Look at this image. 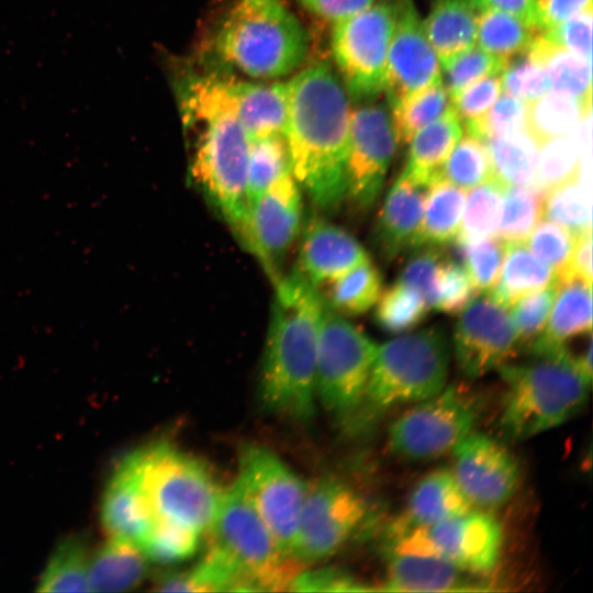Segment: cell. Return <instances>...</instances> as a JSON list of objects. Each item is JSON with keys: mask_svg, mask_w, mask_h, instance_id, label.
I'll return each instance as SVG.
<instances>
[{"mask_svg": "<svg viewBox=\"0 0 593 593\" xmlns=\"http://www.w3.org/2000/svg\"><path fill=\"white\" fill-rule=\"evenodd\" d=\"M454 243L477 291L488 292L500 275L506 244L494 236L473 242Z\"/></svg>", "mask_w": 593, "mask_h": 593, "instance_id": "47", "label": "cell"}, {"mask_svg": "<svg viewBox=\"0 0 593 593\" xmlns=\"http://www.w3.org/2000/svg\"><path fill=\"white\" fill-rule=\"evenodd\" d=\"M141 456L143 486L156 519L203 534L225 491L210 468L166 441L142 448Z\"/></svg>", "mask_w": 593, "mask_h": 593, "instance_id": "8", "label": "cell"}, {"mask_svg": "<svg viewBox=\"0 0 593 593\" xmlns=\"http://www.w3.org/2000/svg\"><path fill=\"white\" fill-rule=\"evenodd\" d=\"M590 182L579 176L545 194L544 216L574 236L592 232Z\"/></svg>", "mask_w": 593, "mask_h": 593, "instance_id": "42", "label": "cell"}, {"mask_svg": "<svg viewBox=\"0 0 593 593\" xmlns=\"http://www.w3.org/2000/svg\"><path fill=\"white\" fill-rule=\"evenodd\" d=\"M545 194L536 183L504 188L502 215L496 232L503 243H526L544 217Z\"/></svg>", "mask_w": 593, "mask_h": 593, "instance_id": "39", "label": "cell"}, {"mask_svg": "<svg viewBox=\"0 0 593 593\" xmlns=\"http://www.w3.org/2000/svg\"><path fill=\"white\" fill-rule=\"evenodd\" d=\"M449 362V342L441 326L378 345L361 402L345 427L362 433L391 410L436 394L447 383Z\"/></svg>", "mask_w": 593, "mask_h": 593, "instance_id": "5", "label": "cell"}, {"mask_svg": "<svg viewBox=\"0 0 593 593\" xmlns=\"http://www.w3.org/2000/svg\"><path fill=\"white\" fill-rule=\"evenodd\" d=\"M530 356L526 362L497 368L505 384L499 427L511 440L564 424L584 407L591 390L592 377L567 345Z\"/></svg>", "mask_w": 593, "mask_h": 593, "instance_id": "4", "label": "cell"}, {"mask_svg": "<svg viewBox=\"0 0 593 593\" xmlns=\"http://www.w3.org/2000/svg\"><path fill=\"white\" fill-rule=\"evenodd\" d=\"M90 556L80 536L61 540L51 556L37 583L38 592H90Z\"/></svg>", "mask_w": 593, "mask_h": 593, "instance_id": "38", "label": "cell"}, {"mask_svg": "<svg viewBox=\"0 0 593 593\" xmlns=\"http://www.w3.org/2000/svg\"><path fill=\"white\" fill-rule=\"evenodd\" d=\"M472 508L452 472L438 469L416 483L404 511L392 522L404 526H429Z\"/></svg>", "mask_w": 593, "mask_h": 593, "instance_id": "25", "label": "cell"}, {"mask_svg": "<svg viewBox=\"0 0 593 593\" xmlns=\"http://www.w3.org/2000/svg\"><path fill=\"white\" fill-rule=\"evenodd\" d=\"M537 33L539 31L508 13L482 9L478 15L475 44L507 63L524 53Z\"/></svg>", "mask_w": 593, "mask_h": 593, "instance_id": "36", "label": "cell"}, {"mask_svg": "<svg viewBox=\"0 0 593 593\" xmlns=\"http://www.w3.org/2000/svg\"><path fill=\"white\" fill-rule=\"evenodd\" d=\"M377 349V343L325 303L317 343L316 400L343 425L361 402Z\"/></svg>", "mask_w": 593, "mask_h": 593, "instance_id": "10", "label": "cell"}, {"mask_svg": "<svg viewBox=\"0 0 593 593\" xmlns=\"http://www.w3.org/2000/svg\"><path fill=\"white\" fill-rule=\"evenodd\" d=\"M577 236L551 221L539 222L526 243L530 251L556 273V281L567 271Z\"/></svg>", "mask_w": 593, "mask_h": 593, "instance_id": "51", "label": "cell"}, {"mask_svg": "<svg viewBox=\"0 0 593 593\" xmlns=\"http://www.w3.org/2000/svg\"><path fill=\"white\" fill-rule=\"evenodd\" d=\"M395 14V0H383L334 24L332 53L345 88L355 99H370L383 91Z\"/></svg>", "mask_w": 593, "mask_h": 593, "instance_id": "14", "label": "cell"}, {"mask_svg": "<svg viewBox=\"0 0 593 593\" xmlns=\"http://www.w3.org/2000/svg\"><path fill=\"white\" fill-rule=\"evenodd\" d=\"M573 276L592 282V232L577 236L568 269L556 282Z\"/></svg>", "mask_w": 593, "mask_h": 593, "instance_id": "60", "label": "cell"}, {"mask_svg": "<svg viewBox=\"0 0 593 593\" xmlns=\"http://www.w3.org/2000/svg\"><path fill=\"white\" fill-rule=\"evenodd\" d=\"M452 344L458 369L469 379L497 370L519 347L510 313L489 295L474 298L461 311Z\"/></svg>", "mask_w": 593, "mask_h": 593, "instance_id": "17", "label": "cell"}, {"mask_svg": "<svg viewBox=\"0 0 593 593\" xmlns=\"http://www.w3.org/2000/svg\"><path fill=\"white\" fill-rule=\"evenodd\" d=\"M484 143L494 180L504 188L535 183L539 143L527 128Z\"/></svg>", "mask_w": 593, "mask_h": 593, "instance_id": "34", "label": "cell"}, {"mask_svg": "<svg viewBox=\"0 0 593 593\" xmlns=\"http://www.w3.org/2000/svg\"><path fill=\"white\" fill-rule=\"evenodd\" d=\"M325 303L343 316H357L368 312L382 292L381 276L367 260L328 283Z\"/></svg>", "mask_w": 593, "mask_h": 593, "instance_id": "37", "label": "cell"}, {"mask_svg": "<svg viewBox=\"0 0 593 593\" xmlns=\"http://www.w3.org/2000/svg\"><path fill=\"white\" fill-rule=\"evenodd\" d=\"M292 175L291 158L283 134L249 141L247 204L278 180Z\"/></svg>", "mask_w": 593, "mask_h": 593, "instance_id": "40", "label": "cell"}, {"mask_svg": "<svg viewBox=\"0 0 593 593\" xmlns=\"http://www.w3.org/2000/svg\"><path fill=\"white\" fill-rule=\"evenodd\" d=\"M287 122L283 132L292 176L323 212L345 200V165L350 113L345 87L325 63L313 64L286 81Z\"/></svg>", "mask_w": 593, "mask_h": 593, "instance_id": "1", "label": "cell"}, {"mask_svg": "<svg viewBox=\"0 0 593 593\" xmlns=\"http://www.w3.org/2000/svg\"><path fill=\"white\" fill-rule=\"evenodd\" d=\"M480 9L475 0H435L423 21L440 67L475 45Z\"/></svg>", "mask_w": 593, "mask_h": 593, "instance_id": "27", "label": "cell"}, {"mask_svg": "<svg viewBox=\"0 0 593 593\" xmlns=\"http://www.w3.org/2000/svg\"><path fill=\"white\" fill-rule=\"evenodd\" d=\"M217 55L256 79H278L299 68L307 34L282 0H237L215 34Z\"/></svg>", "mask_w": 593, "mask_h": 593, "instance_id": "6", "label": "cell"}, {"mask_svg": "<svg viewBox=\"0 0 593 593\" xmlns=\"http://www.w3.org/2000/svg\"><path fill=\"white\" fill-rule=\"evenodd\" d=\"M301 225V188L290 175L247 204L238 236L276 281L280 277L278 264L299 236Z\"/></svg>", "mask_w": 593, "mask_h": 593, "instance_id": "16", "label": "cell"}, {"mask_svg": "<svg viewBox=\"0 0 593 593\" xmlns=\"http://www.w3.org/2000/svg\"><path fill=\"white\" fill-rule=\"evenodd\" d=\"M450 107V97L441 80L393 104L391 121L396 145L410 143L416 132Z\"/></svg>", "mask_w": 593, "mask_h": 593, "instance_id": "41", "label": "cell"}, {"mask_svg": "<svg viewBox=\"0 0 593 593\" xmlns=\"http://www.w3.org/2000/svg\"><path fill=\"white\" fill-rule=\"evenodd\" d=\"M237 118L249 141L283 134L288 96L286 82L225 79Z\"/></svg>", "mask_w": 593, "mask_h": 593, "instance_id": "24", "label": "cell"}, {"mask_svg": "<svg viewBox=\"0 0 593 593\" xmlns=\"http://www.w3.org/2000/svg\"><path fill=\"white\" fill-rule=\"evenodd\" d=\"M234 483L281 551L292 557L307 483L276 454L259 445H247L242 449Z\"/></svg>", "mask_w": 593, "mask_h": 593, "instance_id": "13", "label": "cell"}, {"mask_svg": "<svg viewBox=\"0 0 593 593\" xmlns=\"http://www.w3.org/2000/svg\"><path fill=\"white\" fill-rule=\"evenodd\" d=\"M451 452V472L473 507L495 508L516 492L518 463L506 446L495 438L473 430Z\"/></svg>", "mask_w": 593, "mask_h": 593, "instance_id": "18", "label": "cell"}, {"mask_svg": "<svg viewBox=\"0 0 593 593\" xmlns=\"http://www.w3.org/2000/svg\"><path fill=\"white\" fill-rule=\"evenodd\" d=\"M555 284L557 294L546 327L527 346L528 351L564 345L592 331V282L573 276Z\"/></svg>", "mask_w": 593, "mask_h": 593, "instance_id": "26", "label": "cell"}, {"mask_svg": "<svg viewBox=\"0 0 593 593\" xmlns=\"http://www.w3.org/2000/svg\"><path fill=\"white\" fill-rule=\"evenodd\" d=\"M502 545L500 522L480 508L429 526L391 522L383 536V552L433 556L478 575L494 570Z\"/></svg>", "mask_w": 593, "mask_h": 593, "instance_id": "9", "label": "cell"}, {"mask_svg": "<svg viewBox=\"0 0 593 593\" xmlns=\"http://www.w3.org/2000/svg\"><path fill=\"white\" fill-rule=\"evenodd\" d=\"M395 146L391 115L383 105L351 110L345 200L356 212H368L380 197Z\"/></svg>", "mask_w": 593, "mask_h": 593, "instance_id": "15", "label": "cell"}, {"mask_svg": "<svg viewBox=\"0 0 593 593\" xmlns=\"http://www.w3.org/2000/svg\"><path fill=\"white\" fill-rule=\"evenodd\" d=\"M461 135V122L450 107L412 137L402 174L415 183L427 187L438 175Z\"/></svg>", "mask_w": 593, "mask_h": 593, "instance_id": "29", "label": "cell"}, {"mask_svg": "<svg viewBox=\"0 0 593 593\" xmlns=\"http://www.w3.org/2000/svg\"><path fill=\"white\" fill-rule=\"evenodd\" d=\"M477 1V0H475ZM478 4V3H477Z\"/></svg>", "mask_w": 593, "mask_h": 593, "instance_id": "62", "label": "cell"}, {"mask_svg": "<svg viewBox=\"0 0 593 593\" xmlns=\"http://www.w3.org/2000/svg\"><path fill=\"white\" fill-rule=\"evenodd\" d=\"M314 15L337 23L371 5L376 0H296Z\"/></svg>", "mask_w": 593, "mask_h": 593, "instance_id": "59", "label": "cell"}, {"mask_svg": "<svg viewBox=\"0 0 593 593\" xmlns=\"http://www.w3.org/2000/svg\"><path fill=\"white\" fill-rule=\"evenodd\" d=\"M500 74L483 77L450 97L451 108L460 122H473L491 108L502 93Z\"/></svg>", "mask_w": 593, "mask_h": 593, "instance_id": "55", "label": "cell"}, {"mask_svg": "<svg viewBox=\"0 0 593 593\" xmlns=\"http://www.w3.org/2000/svg\"><path fill=\"white\" fill-rule=\"evenodd\" d=\"M209 546L223 553L242 574L247 591H286L303 570L284 555L254 507L233 485L224 491L206 529Z\"/></svg>", "mask_w": 593, "mask_h": 593, "instance_id": "7", "label": "cell"}, {"mask_svg": "<svg viewBox=\"0 0 593 593\" xmlns=\"http://www.w3.org/2000/svg\"><path fill=\"white\" fill-rule=\"evenodd\" d=\"M366 499L342 480L307 483L292 557L303 564L337 553L368 522Z\"/></svg>", "mask_w": 593, "mask_h": 593, "instance_id": "12", "label": "cell"}, {"mask_svg": "<svg viewBox=\"0 0 593 593\" xmlns=\"http://www.w3.org/2000/svg\"><path fill=\"white\" fill-rule=\"evenodd\" d=\"M201 535L191 528L156 519L139 548L150 561L176 563L197 552Z\"/></svg>", "mask_w": 593, "mask_h": 593, "instance_id": "46", "label": "cell"}, {"mask_svg": "<svg viewBox=\"0 0 593 593\" xmlns=\"http://www.w3.org/2000/svg\"><path fill=\"white\" fill-rule=\"evenodd\" d=\"M183 119L200 126L191 175L235 234L246 210L249 138L240 124L225 79L195 78L182 94Z\"/></svg>", "mask_w": 593, "mask_h": 593, "instance_id": "3", "label": "cell"}, {"mask_svg": "<svg viewBox=\"0 0 593 593\" xmlns=\"http://www.w3.org/2000/svg\"><path fill=\"white\" fill-rule=\"evenodd\" d=\"M506 61L491 55L477 44L455 57L441 67V81L449 94L457 92L472 82L493 74H500Z\"/></svg>", "mask_w": 593, "mask_h": 593, "instance_id": "52", "label": "cell"}, {"mask_svg": "<svg viewBox=\"0 0 593 593\" xmlns=\"http://www.w3.org/2000/svg\"><path fill=\"white\" fill-rule=\"evenodd\" d=\"M427 187L401 174L385 194L373 227V244L385 261L418 247Z\"/></svg>", "mask_w": 593, "mask_h": 593, "instance_id": "21", "label": "cell"}, {"mask_svg": "<svg viewBox=\"0 0 593 593\" xmlns=\"http://www.w3.org/2000/svg\"><path fill=\"white\" fill-rule=\"evenodd\" d=\"M592 22L593 8L590 5L541 33L551 42L592 61Z\"/></svg>", "mask_w": 593, "mask_h": 593, "instance_id": "56", "label": "cell"}, {"mask_svg": "<svg viewBox=\"0 0 593 593\" xmlns=\"http://www.w3.org/2000/svg\"><path fill=\"white\" fill-rule=\"evenodd\" d=\"M395 5L383 87L390 107L441 80L439 59L413 0H395Z\"/></svg>", "mask_w": 593, "mask_h": 593, "instance_id": "19", "label": "cell"}, {"mask_svg": "<svg viewBox=\"0 0 593 593\" xmlns=\"http://www.w3.org/2000/svg\"><path fill=\"white\" fill-rule=\"evenodd\" d=\"M385 575L378 590L388 592H479L489 582L433 556L383 552Z\"/></svg>", "mask_w": 593, "mask_h": 593, "instance_id": "23", "label": "cell"}, {"mask_svg": "<svg viewBox=\"0 0 593 593\" xmlns=\"http://www.w3.org/2000/svg\"><path fill=\"white\" fill-rule=\"evenodd\" d=\"M556 283V273L526 243L506 244L500 275L489 290L496 303L511 307L521 298Z\"/></svg>", "mask_w": 593, "mask_h": 593, "instance_id": "30", "label": "cell"}, {"mask_svg": "<svg viewBox=\"0 0 593 593\" xmlns=\"http://www.w3.org/2000/svg\"><path fill=\"white\" fill-rule=\"evenodd\" d=\"M591 109L571 94L549 90L527 103L526 128L540 144L572 133Z\"/></svg>", "mask_w": 593, "mask_h": 593, "instance_id": "35", "label": "cell"}, {"mask_svg": "<svg viewBox=\"0 0 593 593\" xmlns=\"http://www.w3.org/2000/svg\"><path fill=\"white\" fill-rule=\"evenodd\" d=\"M413 250L399 275L398 282L414 290L429 310L435 309L444 254L440 247L436 246H421Z\"/></svg>", "mask_w": 593, "mask_h": 593, "instance_id": "48", "label": "cell"}, {"mask_svg": "<svg viewBox=\"0 0 593 593\" xmlns=\"http://www.w3.org/2000/svg\"><path fill=\"white\" fill-rule=\"evenodd\" d=\"M376 590L354 575L337 569L302 570L293 580L290 591L296 592H362Z\"/></svg>", "mask_w": 593, "mask_h": 593, "instance_id": "57", "label": "cell"}, {"mask_svg": "<svg viewBox=\"0 0 593 593\" xmlns=\"http://www.w3.org/2000/svg\"><path fill=\"white\" fill-rule=\"evenodd\" d=\"M480 415L479 399L462 385H445L415 403L389 427L390 451L411 461L439 458L470 433Z\"/></svg>", "mask_w": 593, "mask_h": 593, "instance_id": "11", "label": "cell"}, {"mask_svg": "<svg viewBox=\"0 0 593 593\" xmlns=\"http://www.w3.org/2000/svg\"><path fill=\"white\" fill-rule=\"evenodd\" d=\"M367 260V251L350 233L316 217L304 230L296 271L318 288Z\"/></svg>", "mask_w": 593, "mask_h": 593, "instance_id": "22", "label": "cell"}, {"mask_svg": "<svg viewBox=\"0 0 593 593\" xmlns=\"http://www.w3.org/2000/svg\"><path fill=\"white\" fill-rule=\"evenodd\" d=\"M504 187L493 178L472 188L465 200L458 235L454 242H473L497 232Z\"/></svg>", "mask_w": 593, "mask_h": 593, "instance_id": "43", "label": "cell"}, {"mask_svg": "<svg viewBox=\"0 0 593 593\" xmlns=\"http://www.w3.org/2000/svg\"><path fill=\"white\" fill-rule=\"evenodd\" d=\"M527 103L502 92L478 120L465 124L468 134L485 142L526 128Z\"/></svg>", "mask_w": 593, "mask_h": 593, "instance_id": "50", "label": "cell"}, {"mask_svg": "<svg viewBox=\"0 0 593 593\" xmlns=\"http://www.w3.org/2000/svg\"><path fill=\"white\" fill-rule=\"evenodd\" d=\"M547 72L550 90L564 92L592 108V61L537 33L526 49Z\"/></svg>", "mask_w": 593, "mask_h": 593, "instance_id": "32", "label": "cell"}, {"mask_svg": "<svg viewBox=\"0 0 593 593\" xmlns=\"http://www.w3.org/2000/svg\"><path fill=\"white\" fill-rule=\"evenodd\" d=\"M148 559L132 541L109 539L90 557L88 582L90 592H125L134 590L146 577Z\"/></svg>", "mask_w": 593, "mask_h": 593, "instance_id": "28", "label": "cell"}, {"mask_svg": "<svg viewBox=\"0 0 593 593\" xmlns=\"http://www.w3.org/2000/svg\"><path fill=\"white\" fill-rule=\"evenodd\" d=\"M376 305V324L390 334H402L414 329L429 311L414 290L398 281L381 292Z\"/></svg>", "mask_w": 593, "mask_h": 593, "instance_id": "45", "label": "cell"}, {"mask_svg": "<svg viewBox=\"0 0 593 593\" xmlns=\"http://www.w3.org/2000/svg\"><path fill=\"white\" fill-rule=\"evenodd\" d=\"M535 2L536 0H477L480 10L494 9L508 13L537 30L535 27Z\"/></svg>", "mask_w": 593, "mask_h": 593, "instance_id": "61", "label": "cell"}, {"mask_svg": "<svg viewBox=\"0 0 593 593\" xmlns=\"http://www.w3.org/2000/svg\"><path fill=\"white\" fill-rule=\"evenodd\" d=\"M100 514L109 537L141 547L149 534L156 517L143 486L141 449L118 463L102 494Z\"/></svg>", "mask_w": 593, "mask_h": 593, "instance_id": "20", "label": "cell"}, {"mask_svg": "<svg viewBox=\"0 0 593 593\" xmlns=\"http://www.w3.org/2000/svg\"><path fill=\"white\" fill-rule=\"evenodd\" d=\"M502 92L530 103L550 90L544 67L527 51L510 59L500 74Z\"/></svg>", "mask_w": 593, "mask_h": 593, "instance_id": "49", "label": "cell"}, {"mask_svg": "<svg viewBox=\"0 0 593 593\" xmlns=\"http://www.w3.org/2000/svg\"><path fill=\"white\" fill-rule=\"evenodd\" d=\"M437 176L461 189H472L492 178L485 143L470 134L461 135Z\"/></svg>", "mask_w": 593, "mask_h": 593, "instance_id": "44", "label": "cell"}, {"mask_svg": "<svg viewBox=\"0 0 593 593\" xmlns=\"http://www.w3.org/2000/svg\"><path fill=\"white\" fill-rule=\"evenodd\" d=\"M465 200L463 189L440 176L432 179L427 186L418 247H441L454 243L460 228Z\"/></svg>", "mask_w": 593, "mask_h": 593, "instance_id": "33", "label": "cell"}, {"mask_svg": "<svg viewBox=\"0 0 593 593\" xmlns=\"http://www.w3.org/2000/svg\"><path fill=\"white\" fill-rule=\"evenodd\" d=\"M590 5L592 0H536L535 27L549 30Z\"/></svg>", "mask_w": 593, "mask_h": 593, "instance_id": "58", "label": "cell"}, {"mask_svg": "<svg viewBox=\"0 0 593 593\" xmlns=\"http://www.w3.org/2000/svg\"><path fill=\"white\" fill-rule=\"evenodd\" d=\"M478 293L471 277L461 264L445 258L438 278L435 310L446 314L460 313Z\"/></svg>", "mask_w": 593, "mask_h": 593, "instance_id": "54", "label": "cell"}, {"mask_svg": "<svg viewBox=\"0 0 593 593\" xmlns=\"http://www.w3.org/2000/svg\"><path fill=\"white\" fill-rule=\"evenodd\" d=\"M259 376V393L269 411L310 419L316 402V356L325 307L323 294L296 270L275 281Z\"/></svg>", "mask_w": 593, "mask_h": 593, "instance_id": "2", "label": "cell"}, {"mask_svg": "<svg viewBox=\"0 0 593 593\" xmlns=\"http://www.w3.org/2000/svg\"><path fill=\"white\" fill-rule=\"evenodd\" d=\"M556 294L557 286L553 283L521 298L512 305L510 315L519 346H528L542 333Z\"/></svg>", "mask_w": 593, "mask_h": 593, "instance_id": "53", "label": "cell"}, {"mask_svg": "<svg viewBox=\"0 0 593 593\" xmlns=\"http://www.w3.org/2000/svg\"><path fill=\"white\" fill-rule=\"evenodd\" d=\"M590 143L591 114L572 133L540 143L535 183L547 192L579 176Z\"/></svg>", "mask_w": 593, "mask_h": 593, "instance_id": "31", "label": "cell"}]
</instances>
